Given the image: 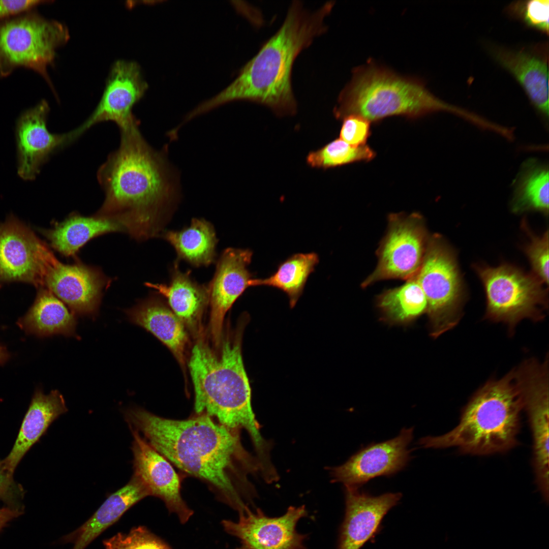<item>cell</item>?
I'll return each mask as SVG.
<instances>
[{"instance_id":"cell-1","label":"cell","mask_w":549,"mask_h":549,"mask_svg":"<svg viewBox=\"0 0 549 549\" xmlns=\"http://www.w3.org/2000/svg\"><path fill=\"white\" fill-rule=\"evenodd\" d=\"M125 416L129 426L141 432L170 463L207 483L239 515L250 510L245 500L254 492L248 475L260 471V467L243 447L240 431L204 414L174 420L133 407Z\"/></svg>"},{"instance_id":"cell-2","label":"cell","mask_w":549,"mask_h":549,"mask_svg":"<svg viewBox=\"0 0 549 549\" xmlns=\"http://www.w3.org/2000/svg\"><path fill=\"white\" fill-rule=\"evenodd\" d=\"M120 132L119 147L98 172L105 198L95 215L145 240L159 235L161 218L175 201L178 188L166 160L146 142L137 121Z\"/></svg>"},{"instance_id":"cell-3","label":"cell","mask_w":549,"mask_h":549,"mask_svg":"<svg viewBox=\"0 0 549 549\" xmlns=\"http://www.w3.org/2000/svg\"><path fill=\"white\" fill-rule=\"evenodd\" d=\"M325 3L315 11L294 1L277 32L265 41L257 53L226 88L191 111L196 117L222 104L243 100L267 106L280 116L293 115L297 102L291 75L294 61L327 27L325 18L333 6Z\"/></svg>"},{"instance_id":"cell-4","label":"cell","mask_w":549,"mask_h":549,"mask_svg":"<svg viewBox=\"0 0 549 549\" xmlns=\"http://www.w3.org/2000/svg\"><path fill=\"white\" fill-rule=\"evenodd\" d=\"M243 325L223 341L217 354L202 341L193 347L189 368L195 411L233 430L249 434L262 465L270 463L269 444L262 437L251 405V389L241 354Z\"/></svg>"},{"instance_id":"cell-5","label":"cell","mask_w":549,"mask_h":549,"mask_svg":"<svg viewBox=\"0 0 549 549\" xmlns=\"http://www.w3.org/2000/svg\"><path fill=\"white\" fill-rule=\"evenodd\" d=\"M350 81L340 93L335 117L351 114L378 122L390 116L415 119L438 111L452 113L474 125L479 115L447 103L434 96L418 78L399 75L372 60L352 71Z\"/></svg>"},{"instance_id":"cell-6","label":"cell","mask_w":549,"mask_h":549,"mask_svg":"<svg viewBox=\"0 0 549 549\" xmlns=\"http://www.w3.org/2000/svg\"><path fill=\"white\" fill-rule=\"evenodd\" d=\"M523 396L513 371L491 380L473 395L464 408L460 422L447 433L426 436L418 444L424 448L455 447L463 453L489 455L506 452L517 444Z\"/></svg>"},{"instance_id":"cell-7","label":"cell","mask_w":549,"mask_h":549,"mask_svg":"<svg viewBox=\"0 0 549 549\" xmlns=\"http://www.w3.org/2000/svg\"><path fill=\"white\" fill-rule=\"evenodd\" d=\"M65 24L34 10L0 22V78L24 67L39 74L53 90L47 72L57 49L69 40Z\"/></svg>"},{"instance_id":"cell-8","label":"cell","mask_w":549,"mask_h":549,"mask_svg":"<svg viewBox=\"0 0 549 549\" xmlns=\"http://www.w3.org/2000/svg\"><path fill=\"white\" fill-rule=\"evenodd\" d=\"M486 296L485 318L503 322L512 332L524 319L541 321L548 307L547 290L534 274L508 264L474 265Z\"/></svg>"},{"instance_id":"cell-9","label":"cell","mask_w":549,"mask_h":549,"mask_svg":"<svg viewBox=\"0 0 549 549\" xmlns=\"http://www.w3.org/2000/svg\"><path fill=\"white\" fill-rule=\"evenodd\" d=\"M414 278L426 298L431 336L437 338L458 324L465 298L455 254L439 234L430 235L422 263Z\"/></svg>"},{"instance_id":"cell-10","label":"cell","mask_w":549,"mask_h":549,"mask_svg":"<svg viewBox=\"0 0 549 549\" xmlns=\"http://www.w3.org/2000/svg\"><path fill=\"white\" fill-rule=\"evenodd\" d=\"M388 222L387 232L377 251V265L362 283V287L384 280H410L422 263L430 235L422 215L392 213Z\"/></svg>"},{"instance_id":"cell-11","label":"cell","mask_w":549,"mask_h":549,"mask_svg":"<svg viewBox=\"0 0 549 549\" xmlns=\"http://www.w3.org/2000/svg\"><path fill=\"white\" fill-rule=\"evenodd\" d=\"M548 372L546 362L531 360L523 363L515 375L532 433L536 482L546 502L549 488Z\"/></svg>"},{"instance_id":"cell-12","label":"cell","mask_w":549,"mask_h":549,"mask_svg":"<svg viewBox=\"0 0 549 549\" xmlns=\"http://www.w3.org/2000/svg\"><path fill=\"white\" fill-rule=\"evenodd\" d=\"M56 259L26 226L11 217L0 223V286L13 281L44 287L48 267Z\"/></svg>"},{"instance_id":"cell-13","label":"cell","mask_w":549,"mask_h":549,"mask_svg":"<svg viewBox=\"0 0 549 549\" xmlns=\"http://www.w3.org/2000/svg\"><path fill=\"white\" fill-rule=\"evenodd\" d=\"M147 87L140 66L136 62L124 60L115 62L111 68L105 88L97 107L81 125L68 133L69 142L100 122L112 121L120 130L137 122L132 110Z\"/></svg>"},{"instance_id":"cell-14","label":"cell","mask_w":549,"mask_h":549,"mask_svg":"<svg viewBox=\"0 0 549 549\" xmlns=\"http://www.w3.org/2000/svg\"><path fill=\"white\" fill-rule=\"evenodd\" d=\"M307 514L303 505L290 506L278 517L268 516L257 509L239 515L236 522L223 520L222 525L227 533L250 549H304L306 535L297 532L296 525Z\"/></svg>"},{"instance_id":"cell-15","label":"cell","mask_w":549,"mask_h":549,"mask_svg":"<svg viewBox=\"0 0 549 549\" xmlns=\"http://www.w3.org/2000/svg\"><path fill=\"white\" fill-rule=\"evenodd\" d=\"M413 428H404L396 437L362 448L343 465L332 468L333 482L357 488L376 477L389 476L405 468L410 459L407 447Z\"/></svg>"},{"instance_id":"cell-16","label":"cell","mask_w":549,"mask_h":549,"mask_svg":"<svg viewBox=\"0 0 549 549\" xmlns=\"http://www.w3.org/2000/svg\"><path fill=\"white\" fill-rule=\"evenodd\" d=\"M109 279L97 268L77 263L65 264L56 259L46 272L44 288L66 303L75 315H95L103 289Z\"/></svg>"},{"instance_id":"cell-17","label":"cell","mask_w":549,"mask_h":549,"mask_svg":"<svg viewBox=\"0 0 549 549\" xmlns=\"http://www.w3.org/2000/svg\"><path fill=\"white\" fill-rule=\"evenodd\" d=\"M133 441L134 475L147 490L149 496L161 499L170 513L182 524L193 514L180 494V478L171 463L154 449L137 430L130 427Z\"/></svg>"},{"instance_id":"cell-18","label":"cell","mask_w":549,"mask_h":549,"mask_svg":"<svg viewBox=\"0 0 549 549\" xmlns=\"http://www.w3.org/2000/svg\"><path fill=\"white\" fill-rule=\"evenodd\" d=\"M252 256L253 252L249 249H226L222 253L214 276L208 285L210 331L217 344L221 340L227 312L245 291L252 287L253 275L248 266Z\"/></svg>"},{"instance_id":"cell-19","label":"cell","mask_w":549,"mask_h":549,"mask_svg":"<svg viewBox=\"0 0 549 549\" xmlns=\"http://www.w3.org/2000/svg\"><path fill=\"white\" fill-rule=\"evenodd\" d=\"M49 107L45 100L22 113L16 127L19 176L32 180L50 155L69 143L68 134L49 132L46 125Z\"/></svg>"},{"instance_id":"cell-20","label":"cell","mask_w":549,"mask_h":549,"mask_svg":"<svg viewBox=\"0 0 549 549\" xmlns=\"http://www.w3.org/2000/svg\"><path fill=\"white\" fill-rule=\"evenodd\" d=\"M345 514L338 549H360L377 532L384 516L402 497L400 493L373 496L345 486Z\"/></svg>"},{"instance_id":"cell-21","label":"cell","mask_w":549,"mask_h":549,"mask_svg":"<svg viewBox=\"0 0 549 549\" xmlns=\"http://www.w3.org/2000/svg\"><path fill=\"white\" fill-rule=\"evenodd\" d=\"M493 58L522 86L544 120L548 118V70L545 46L515 50L491 46Z\"/></svg>"},{"instance_id":"cell-22","label":"cell","mask_w":549,"mask_h":549,"mask_svg":"<svg viewBox=\"0 0 549 549\" xmlns=\"http://www.w3.org/2000/svg\"><path fill=\"white\" fill-rule=\"evenodd\" d=\"M68 411L63 395L57 390L44 394L35 390L13 447L9 454L1 460L5 472L13 476L23 456L40 439L50 424Z\"/></svg>"},{"instance_id":"cell-23","label":"cell","mask_w":549,"mask_h":549,"mask_svg":"<svg viewBox=\"0 0 549 549\" xmlns=\"http://www.w3.org/2000/svg\"><path fill=\"white\" fill-rule=\"evenodd\" d=\"M148 496L145 486L133 474L127 484L111 494L88 520L63 537L62 542L73 544L72 549H84L129 508Z\"/></svg>"},{"instance_id":"cell-24","label":"cell","mask_w":549,"mask_h":549,"mask_svg":"<svg viewBox=\"0 0 549 549\" xmlns=\"http://www.w3.org/2000/svg\"><path fill=\"white\" fill-rule=\"evenodd\" d=\"M129 321L150 332L184 365L188 337L182 320L159 299L149 298L125 311Z\"/></svg>"},{"instance_id":"cell-25","label":"cell","mask_w":549,"mask_h":549,"mask_svg":"<svg viewBox=\"0 0 549 549\" xmlns=\"http://www.w3.org/2000/svg\"><path fill=\"white\" fill-rule=\"evenodd\" d=\"M16 324L27 335L72 337L76 334L77 320L62 300L48 289L41 288L32 306Z\"/></svg>"},{"instance_id":"cell-26","label":"cell","mask_w":549,"mask_h":549,"mask_svg":"<svg viewBox=\"0 0 549 549\" xmlns=\"http://www.w3.org/2000/svg\"><path fill=\"white\" fill-rule=\"evenodd\" d=\"M125 231L121 226L112 220L95 215L84 217L77 214L69 216L56 223L44 235L51 246L66 257L75 255L79 250L92 238L114 232Z\"/></svg>"},{"instance_id":"cell-27","label":"cell","mask_w":549,"mask_h":549,"mask_svg":"<svg viewBox=\"0 0 549 549\" xmlns=\"http://www.w3.org/2000/svg\"><path fill=\"white\" fill-rule=\"evenodd\" d=\"M548 165L536 158L523 162L513 182L510 203L515 214L528 211L548 215L549 174Z\"/></svg>"},{"instance_id":"cell-28","label":"cell","mask_w":549,"mask_h":549,"mask_svg":"<svg viewBox=\"0 0 549 549\" xmlns=\"http://www.w3.org/2000/svg\"><path fill=\"white\" fill-rule=\"evenodd\" d=\"M146 285L164 296L174 313L182 321H193L209 300L208 286L192 279L190 271L182 272L176 262L169 284L146 283Z\"/></svg>"},{"instance_id":"cell-29","label":"cell","mask_w":549,"mask_h":549,"mask_svg":"<svg viewBox=\"0 0 549 549\" xmlns=\"http://www.w3.org/2000/svg\"><path fill=\"white\" fill-rule=\"evenodd\" d=\"M161 236L173 247L178 260L195 267L208 266L215 260L218 239L212 225L204 219L194 218L189 226L166 231Z\"/></svg>"},{"instance_id":"cell-30","label":"cell","mask_w":549,"mask_h":549,"mask_svg":"<svg viewBox=\"0 0 549 549\" xmlns=\"http://www.w3.org/2000/svg\"><path fill=\"white\" fill-rule=\"evenodd\" d=\"M376 305L381 320L390 325L410 324L428 310L426 297L414 278L383 291L377 297Z\"/></svg>"},{"instance_id":"cell-31","label":"cell","mask_w":549,"mask_h":549,"mask_svg":"<svg viewBox=\"0 0 549 549\" xmlns=\"http://www.w3.org/2000/svg\"><path fill=\"white\" fill-rule=\"evenodd\" d=\"M319 262L318 255L315 252L294 254L281 262L268 278H254L252 286H266L282 290L287 295L290 306L293 308Z\"/></svg>"},{"instance_id":"cell-32","label":"cell","mask_w":549,"mask_h":549,"mask_svg":"<svg viewBox=\"0 0 549 549\" xmlns=\"http://www.w3.org/2000/svg\"><path fill=\"white\" fill-rule=\"evenodd\" d=\"M376 156L368 145L353 146L341 139H336L322 147L311 151L306 157L312 167L326 169L358 162H369Z\"/></svg>"},{"instance_id":"cell-33","label":"cell","mask_w":549,"mask_h":549,"mask_svg":"<svg viewBox=\"0 0 549 549\" xmlns=\"http://www.w3.org/2000/svg\"><path fill=\"white\" fill-rule=\"evenodd\" d=\"M104 549H172L144 526L134 527L127 533H118L103 541Z\"/></svg>"},{"instance_id":"cell-34","label":"cell","mask_w":549,"mask_h":549,"mask_svg":"<svg viewBox=\"0 0 549 549\" xmlns=\"http://www.w3.org/2000/svg\"><path fill=\"white\" fill-rule=\"evenodd\" d=\"M522 227L530 236V241L524 248V252L532 269V273L538 278L542 283H548V230L542 235L538 236L532 233L528 228L525 220Z\"/></svg>"},{"instance_id":"cell-35","label":"cell","mask_w":549,"mask_h":549,"mask_svg":"<svg viewBox=\"0 0 549 549\" xmlns=\"http://www.w3.org/2000/svg\"><path fill=\"white\" fill-rule=\"evenodd\" d=\"M508 12L519 18L528 26L548 33V0L518 1L511 4Z\"/></svg>"},{"instance_id":"cell-36","label":"cell","mask_w":549,"mask_h":549,"mask_svg":"<svg viewBox=\"0 0 549 549\" xmlns=\"http://www.w3.org/2000/svg\"><path fill=\"white\" fill-rule=\"evenodd\" d=\"M340 131V138L353 146L366 145L371 135V121L357 114L344 117Z\"/></svg>"},{"instance_id":"cell-37","label":"cell","mask_w":549,"mask_h":549,"mask_svg":"<svg viewBox=\"0 0 549 549\" xmlns=\"http://www.w3.org/2000/svg\"><path fill=\"white\" fill-rule=\"evenodd\" d=\"M24 494L21 485L15 482L13 476L4 471L0 460V500L9 507L23 510L20 502Z\"/></svg>"},{"instance_id":"cell-38","label":"cell","mask_w":549,"mask_h":549,"mask_svg":"<svg viewBox=\"0 0 549 549\" xmlns=\"http://www.w3.org/2000/svg\"><path fill=\"white\" fill-rule=\"evenodd\" d=\"M49 2L38 0H0V22L34 10L39 5Z\"/></svg>"},{"instance_id":"cell-39","label":"cell","mask_w":549,"mask_h":549,"mask_svg":"<svg viewBox=\"0 0 549 549\" xmlns=\"http://www.w3.org/2000/svg\"><path fill=\"white\" fill-rule=\"evenodd\" d=\"M23 510L9 507L0 508V531L12 520L21 515Z\"/></svg>"},{"instance_id":"cell-40","label":"cell","mask_w":549,"mask_h":549,"mask_svg":"<svg viewBox=\"0 0 549 549\" xmlns=\"http://www.w3.org/2000/svg\"><path fill=\"white\" fill-rule=\"evenodd\" d=\"M10 358V354L6 347L0 344V365L5 364Z\"/></svg>"},{"instance_id":"cell-41","label":"cell","mask_w":549,"mask_h":549,"mask_svg":"<svg viewBox=\"0 0 549 549\" xmlns=\"http://www.w3.org/2000/svg\"><path fill=\"white\" fill-rule=\"evenodd\" d=\"M236 549H250V548L246 547V546H244V545H242L241 546H240L239 547H238V548H236Z\"/></svg>"}]
</instances>
